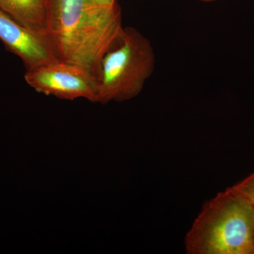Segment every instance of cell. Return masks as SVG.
Returning <instances> with one entry per match:
<instances>
[{
	"label": "cell",
	"mask_w": 254,
	"mask_h": 254,
	"mask_svg": "<svg viewBox=\"0 0 254 254\" xmlns=\"http://www.w3.org/2000/svg\"><path fill=\"white\" fill-rule=\"evenodd\" d=\"M124 28L118 3L93 0H48L46 33L62 61L95 75L100 60Z\"/></svg>",
	"instance_id": "6da1fadb"
},
{
	"label": "cell",
	"mask_w": 254,
	"mask_h": 254,
	"mask_svg": "<svg viewBox=\"0 0 254 254\" xmlns=\"http://www.w3.org/2000/svg\"><path fill=\"white\" fill-rule=\"evenodd\" d=\"M254 205L233 186L203 205L185 238L189 254H254Z\"/></svg>",
	"instance_id": "7a4b0ae2"
},
{
	"label": "cell",
	"mask_w": 254,
	"mask_h": 254,
	"mask_svg": "<svg viewBox=\"0 0 254 254\" xmlns=\"http://www.w3.org/2000/svg\"><path fill=\"white\" fill-rule=\"evenodd\" d=\"M155 64L149 40L136 28L124 27L95 71L96 103H120L136 98L153 74Z\"/></svg>",
	"instance_id": "3957f363"
},
{
	"label": "cell",
	"mask_w": 254,
	"mask_h": 254,
	"mask_svg": "<svg viewBox=\"0 0 254 254\" xmlns=\"http://www.w3.org/2000/svg\"><path fill=\"white\" fill-rule=\"evenodd\" d=\"M26 83L33 89L60 99L84 98L96 103L97 82L93 73L76 64L58 60L26 70Z\"/></svg>",
	"instance_id": "277c9868"
},
{
	"label": "cell",
	"mask_w": 254,
	"mask_h": 254,
	"mask_svg": "<svg viewBox=\"0 0 254 254\" xmlns=\"http://www.w3.org/2000/svg\"><path fill=\"white\" fill-rule=\"evenodd\" d=\"M0 41L20 58L26 70L60 60L46 34L23 26L1 9Z\"/></svg>",
	"instance_id": "5b68a950"
},
{
	"label": "cell",
	"mask_w": 254,
	"mask_h": 254,
	"mask_svg": "<svg viewBox=\"0 0 254 254\" xmlns=\"http://www.w3.org/2000/svg\"><path fill=\"white\" fill-rule=\"evenodd\" d=\"M48 4V0H0V9L23 26L47 35Z\"/></svg>",
	"instance_id": "8992f818"
},
{
	"label": "cell",
	"mask_w": 254,
	"mask_h": 254,
	"mask_svg": "<svg viewBox=\"0 0 254 254\" xmlns=\"http://www.w3.org/2000/svg\"><path fill=\"white\" fill-rule=\"evenodd\" d=\"M233 187L247 197L254 205V173L251 174Z\"/></svg>",
	"instance_id": "52a82bcc"
},
{
	"label": "cell",
	"mask_w": 254,
	"mask_h": 254,
	"mask_svg": "<svg viewBox=\"0 0 254 254\" xmlns=\"http://www.w3.org/2000/svg\"><path fill=\"white\" fill-rule=\"evenodd\" d=\"M95 2L99 4L111 5L116 3V0H93Z\"/></svg>",
	"instance_id": "ba28073f"
},
{
	"label": "cell",
	"mask_w": 254,
	"mask_h": 254,
	"mask_svg": "<svg viewBox=\"0 0 254 254\" xmlns=\"http://www.w3.org/2000/svg\"><path fill=\"white\" fill-rule=\"evenodd\" d=\"M200 1H205V2H210V1H216V0H200Z\"/></svg>",
	"instance_id": "9c48e42d"
},
{
	"label": "cell",
	"mask_w": 254,
	"mask_h": 254,
	"mask_svg": "<svg viewBox=\"0 0 254 254\" xmlns=\"http://www.w3.org/2000/svg\"><path fill=\"white\" fill-rule=\"evenodd\" d=\"M252 241H253V245L254 246V230H253V235H252Z\"/></svg>",
	"instance_id": "30bf717a"
}]
</instances>
